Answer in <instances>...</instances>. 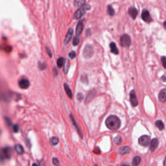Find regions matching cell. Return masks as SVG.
I'll return each instance as SVG.
<instances>
[{"instance_id":"cell-1","label":"cell","mask_w":166,"mask_h":166,"mask_svg":"<svg viewBox=\"0 0 166 166\" xmlns=\"http://www.w3.org/2000/svg\"><path fill=\"white\" fill-rule=\"evenodd\" d=\"M106 125L109 130L116 131L120 127L121 121L117 116L111 115L107 118Z\"/></svg>"},{"instance_id":"cell-2","label":"cell","mask_w":166,"mask_h":166,"mask_svg":"<svg viewBox=\"0 0 166 166\" xmlns=\"http://www.w3.org/2000/svg\"><path fill=\"white\" fill-rule=\"evenodd\" d=\"M11 157V149L10 147H5L0 151V159L4 160Z\"/></svg>"},{"instance_id":"cell-3","label":"cell","mask_w":166,"mask_h":166,"mask_svg":"<svg viewBox=\"0 0 166 166\" xmlns=\"http://www.w3.org/2000/svg\"><path fill=\"white\" fill-rule=\"evenodd\" d=\"M131 44L130 37L126 34H123L120 38V44L123 47H128Z\"/></svg>"},{"instance_id":"cell-4","label":"cell","mask_w":166,"mask_h":166,"mask_svg":"<svg viewBox=\"0 0 166 166\" xmlns=\"http://www.w3.org/2000/svg\"><path fill=\"white\" fill-rule=\"evenodd\" d=\"M94 52L93 47L89 44H87L85 46L83 52L84 57L88 58L92 57L94 54Z\"/></svg>"},{"instance_id":"cell-5","label":"cell","mask_w":166,"mask_h":166,"mask_svg":"<svg viewBox=\"0 0 166 166\" xmlns=\"http://www.w3.org/2000/svg\"><path fill=\"white\" fill-rule=\"evenodd\" d=\"M151 140L149 136L147 135H144L140 136L138 139V143L141 146L144 147H148L150 145Z\"/></svg>"},{"instance_id":"cell-6","label":"cell","mask_w":166,"mask_h":166,"mask_svg":"<svg viewBox=\"0 0 166 166\" xmlns=\"http://www.w3.org/2000/svg\"><path fill=\"white\" fill-rule=\"evenodd\" d=\"M90 8V6L89 5H85L81 8L78 9L74 14V18L77 19H80L83 16V15H84L86 13V11L89 9Z\"/></svg>"},{"instance_id":"cell-7","label":"cell","mask_w":166,"mask_h":166,"mask_svg":"<svg viewBox=\"0 0 166 166\" xmlns=\"http://www.w3.org/2000/svg\"><path fill=\"white\" fill-rule=\"evenodd\" d=\"M141 18L145 22L150 23L152 21V18L150 12L146 9H144L141 13Z\"/></svg>"},{"instance_id":"cell-8","label":"cell","mask_w":166,"mask_h":166,"mask_svg":"<svg viewBox=\"0 0 166 166\" xmlns=\"http://www.w3.org/2000/svg\"><path fill=\"white\" fill-rule=\"evenodd\" d=\"M130 101L133 107L137 106L138 104L136 93L134 90H132L130 93Z\"/></svg>"},{"instance_id":"cell-9","label":"cell","mask_w":166,"mask_h":166,"mask_svg":"<svg viewBox=\"0 0 166 166\" xmlns=\"http://www.w3.org/2000/svg\"><path fill=\"white\" fill-rule=\"evenodd\" d=\"M30 85L29 81L26 78H22L19 82V86L22 89H27Z\"/></svg>"},{"instance_id":"cell-10","label":"cell","mask_w":166,"mask_h":166,"mask_svg":"<svg viewBox=\"0 0 166 166\" xmlns=\"http://www.w3.org/2000/svg\"><path fill=\"white\" fill-rule=\"evenodd\" d=\"M159 145V141L157 138H154L151 140L150 143V150L152 152H154L158 147Z\"/></svg>"},{"instance_id":"cell-11","label":"cell","mask_w":166,"mask_h":166,"mask_svg":"<svg viewBox=\"0 0 166 166\" xmlns=\"http://www.w3.org/2000/svg\"><path fill=\"white\" fill-rule=\"evenodd\" d=\"M158 99L160 102H165L166 101V88L161 90L158 95Z\"/></svg>"},{"instance_id":"cell-12","label":"cell","mask_w":166,"mask_h":166,"mask_svg":"<svg viewBox=\"0 0 166 166\" xmlns=\"http://www.w3.org/2000/svg\"><path fill=\"white\" fill-rule=\"evenodd\" d=\"M128 13L129 15L131 17V18L135 20L137 16L138 10H137V8L135 7H130L128 9Z\"/></svg>"},{"instance_id":"cell-13","label":"cell","mask_w":166,"mask_h":166,"mask_svg":"<svg viewBox=\"0 0 166 166\" xmlns=\"http://www.w3.org/2000/svg\"><path fill=\"white\" fill-rule=\"evenodd\" d=\"M83 26H84L83 21L81 20L79 21V22L78 23L77 25L76 28V34L77 36H79L81 34L83 29Z\"/></svg>"},{"instance_id":"cell-14","label":"cell","mask_w":166,"mask_h":166,"mask_svg":"<svg viewBox=\"0 0 166 166\" xmlns=\"http://www.w3.org/2000/svg\"><path fill=\"white\" fill-rule=\"evenodd\" d=\"M131 152V148L129 146H125L121 147L119 149V153L121 155H124L130 153Z\"/></svg>"},{"instance_id":"cell-15","label":"cell","mask_w":166,"mask_h":166,"mask_svg":"<svg viewBox=\"0 0 166 166\" xmlns=\"http://www.w3.org/2000/svg\"><path fill=\"white\" fill-rule=\"evenodd\" d=\"M72 34H73V29L71 28H70L68 31V33L65 38V40L64 41V43L66 44H68V42L70 41Z\"/></svg>"},{"instance_id":"cell-16","label":"cell","mask_w":166,"mask_h":166,"mask_svg":"<svg viewBox=\"0 0 166 166\" xmlns=\"http://www.w3.org/2000/svg\"><path fill=\"white\" fill-rule=\"evenodd\" d=\"M110 48L111 52L116 55H117L119 53L117 47V46L115 43L112 42L110 44Z\"/></svg>"},{"instance_id":"cell-17","label":"cell","mask_w":166,"mask_h":166,"mask_svg":"<svg viewBox=\"0 0 166 166\" xmlns=\"http://www.w3.org/2000/svg\"><path fill=\"white\" fill-rule=\"evenodd\" d=\"M155 125L160 130L162 131L165 128V125L163 121L161 120H158L155 122Z\"/></svg>"},{"instance_id":"cell-18","label":"cell","mask_w":166,"mask_h":166,"mask_svg":"<svg viewBox=\"0 0 166 166\" xmlns=\"http://www.w3.org/2000/svg\"><path fill=\"white\" fill-rule=\"evenodd\" d=\"M95 95H96L95 91L93 90V91H91L89 93H88V95L87 96V98L85 100L86 102L88 103L90 102L92 100V99H93V98L95 97Z\"/></svg>"},{"instance_id":"cell-19","label":"cell","mask_w":166,"mask_h":166,"mask_svg":"<svg viewBox=\"0 0 166 166\" xmlns=\"http://www.w3.org/2000/svg\"><path fill=\"white\" fill-rule=\"evenodd\" d=\"M70 119H71V120L72 121L73 125H74L75 127L76 128V129L77 130V132H78V133L80 134V135L81 136V137H82V133H81V130L79 129V127H78L77 124V122H76L75 120L74 119V117L73 116V115H72V114H70Z\"/></svg>"},{"instance_id":"cell-20","label":"cell","mask_w":166,"mask_h":166,"mask_svg":"<svg viewBox=\"0 0 166 166\" xmlns=\"http://www.w3.org/2000/svg\"><path fill=\"white\" fill-rule=\"evenodd\" d=\"M15 149L16 152L19 155H22L24 153V149L20 144H16L15 146Z\"/></svg>"},{"instance_id":"cell-21","label":"cell","mask_w":166,"mask_h":166,"mask_svg":"<svg viewBox=\"0 0 166 166\" xmlns=\"http://www.w3.org/2000/svg\"><path fill=\"white\" fill-rule=\"evenodd\" d=\"M141 160V158L140 156H135L132 161V166H138V165L140 164V162Z\"/></svg>"},{"instance_id":"cell-22","label":"cell","mask_w":166,"mask_h":166,"mask_svg":"<svg viewBox=\"0 0 166 166\" xmlns=\"http://www.w3.org/2000/svg\"><path fill=\"white\" fill-rule=\"evenodd\" d=\"M64 88L65 90V91L68 95V96L70 98V99H72V94L71 92V91L70 89V88L69 87V86H68V84H67L66 83H65L64 85Z\"/></svg>"},{"instance_id":"cell-23","label":"cell","mask_w":166,"mask_h":166,"mask_svg":"<svg viewBox=\"0 0 166 166\" xmlns=\"http://www.w3.org/2000/svg\"><path fill=\"white\" fill-rule=\"evenodd\" d=\"M64 64V59L63 57H60L58 58V59L57 60V64L59 68H61L63 66Z\"/></svg>"},{"instance_id":"cell-24","label":"cell","mask_w":166,"mask_h":166,"mask_svg":"<svg viewBox=\"0 0 166 166\" xmlns=\"http://www.w3.org/2000/svg\"><path fill=\"white\" fill-rule=\"evenodd\" d=\"M114 141L117 145H119L122 142V138L120 135H117L114 138Z\"/></svg>"},{"instance_id":"cell-25","label":"cell","mask_w":166,"mask_h":166,"mask_svg":"<svg viewBox=\"0 0 166 166\" xmlns=\"http://www.w3.org/2000/svg\"><path fill=\"white\" fill-rule=\"evenodd\" d=\"M107 13L111 16H113L114 15L115 11L112 6L108 5L107 6Z\"/></svg>"},{"instance_id":"cell-26","label":"cell","mask_w":166,"mask_h":166,"mask_svg":"<svg viewBox=\"0 0 166 166\" xmlns=\"http://www.w3.org/2000/svg\"><path fill=\"white\" fill-rule=\"evenodd\" d=\"M69 66V60L68 59H66L65 62H64V71H65L66 73H67V72L68 71Z\"/></svg>"},{"instance_id":"cell-27","label":"cell","mask_w":166,"mask_h":166,"mask_svg":"<svg viewBox=\"0 0 166 166\" xmlns=\"http://www.w3.org/2000/svg\"><path fill=\"white\" fill-rule=\"evenodd\" d=\"M51 144L54 145V146H55V145H56L58 142H59V139L57 137H52L51 139Z\"/></svg>"},{"instance_id":"cell-28","label":"cell","mask_w":166,"mask_h":166,"mask_svg":"<svg viewBox=\"0 0 166 166\" xmlns=\"http://www.w3.org/2000/svg\"><path fill=\"white\" fill-rule=\"evenodd\" d=\"M85 0H75L74 2V5L77 6H81L85 4Z\"/></svg>"},{"instance_id":"cell-29","label":"cell","mask_w":166,"mask_h":166,"mask_svg":"<svg viewBox=\"0 0 166 166\" xmlns=\"http://www.w3.org/2000/svg\"><path fill=\"white\" fill-rule=\"evenodd\" d=\"M79 41H80V40H79V38L76 36V37H74V38H73V42H72V44L74 46H76V45H77L79 43Z\"/></svg>"},{"instance_id":"cell-30","label":"cell","mask_w":166,"mask_h":166,"mask_svg":"<svg viewBox=\"0 0 166 166\" xmlns=\"http://www.w3.org/2000/svg\"><path fill=\"white\" fill-rule=\"evenodd\" d=\"M161 60L162 64L163 67L165 69H166V56H162Z\"/></svg>"},{"instance_id":"cell-31","label":"cell","mask_w":166,"mask_h":166,"mask_svg":"<svg viewBox=\"0 0 166 166\" xmlns=\"http://www.w3.org/2000/svg\"><path fill=\"white\" fill-rule=\"evenodd\" d=\"M53 164L55 166H59V161L58 160V159L57 158H53Z\"/></svg>"},{"instance_id":"cell-32","label":"cell","mask_w":166,"mask_h":166,"mask_svg":"<svg viewBox=\"0 0 166 166\" xmlns=\"http://www.w3.org/2000/svg\"><path fill=\"white\" fill-rule=\"evenodd\" d=\"M76 53L74 52V51H71V52H70L69 53V55H69V57L70 58H72V59H73V58H74L75 56H76Z\"/></svg>"},{"instance_id":"cell-33","label":"cell","mask_w":166,"mask_h":166,"mask_svg":"<svg viewBox=\"0 0 166 166\" xmlns=\"http://www.w3.org/2000/svg\"><path fill=\"white\" fill-rule=\"evenodd\" d=\"M39 67L41 70H43L46 68V65L44 63H39Z\"/></svg>"},{"instance_id":"cell-34","label":"cell","mask_w":166,"mask_h":166,"mask_svg":"<svg viewBox=\"0 0 166 166\" xmlns=\"http://www.w3.org/2000/svg\"><path fill=\"white\" fill-rule=\"evenodd\" d=\"M77 100L79 101H81L83 99V95L81 93H79L77 96Z\"/></svg>"},{"instance_id":"cell-35","label":"cell","mask_w":166,"mask_h":166,"mask_svg":"<svg viewBox=\"0 0 166 166\" xmlns=\"http://www.w3.org/2000/svg\"><path fill=\"white\" fill-rule=\"evenodd\" d=\"M46 52H47L48 55L50 56V57H52V53L51 50L48 47H46Z\"/></svg>"},{"instance_id":"cell-36","label":"cell","mask_w":166,"mask_h":166,"mask_svg":"<svg viewBox=\"0 0 166 166\" xmlns=\"http://www.w3.org/2000/svg\"><path fill=\"white\" fill-rule=\"evenodd\" d=\"M19 126L17 125H15L13 126V130L15 132H17L19 130Z\"/></svg>"},{"instance_id":"cell-37","label":"cell","mask_w":166,"mask_h":166,"mask_svg":"<svg viewBox=\"0 0 166 166\" xmlns=\"http://www.w3.org/2000/svg\"><path fill=\"white\" fill-rule=\"evenodd\" d=\"M97 150H96V149H95L94 150V152L95 153L97 154H100V153H101V151H100V149H99V148H97Z\"/></svg>"},{"instance_id":"cell-38","label":"cell","mask_w":166,"mask_h":166,"mask_svg":"<svg viewBox=\"0 0 166 166\" xmlns=\"http://www.w3.org/2000/svg\"><path fill=\"white\" fill-rule=\"evenodd\" d=\"M161 79L163 81H166V77L165 76H163L162 77H161Z\"/></svg>"},{"instance_id":"cell-39","label":"cell","mask_w":166,"mask_h":166,"mask_svg":"<svg viewBox=\"0 0 166 166\" xmlns=\"http://www.w3.org/2000/svg\"><path fill=\"white\" fill-rule=\"evenodd\" d=\"M163 26H164L165 29L166 30V21L164 22V23H163Z\"/></svg>"},{"instance_id":"cell-40","label":"cell","mask_w":166,"mask_h":166,"mask_svg":"<svg viewBox=\"0 0 166 166\" xmlns=\"http://www.w3.org/2000/svg\"><path fill=\"white\" fill-rule=\"evenodd\" d=\"M163 165L164 166H166V156L165 158V160L164 161V163H163Z\"/></svg>"},{"instance_id":"cell-41","label":"cell","mask_w":166,"mask_h":166,"mask_svg":"<svg viewBox=\"0 0 166 166\" xmlns=\"http://www.w3.org/2000/svg\"><path fill=\"white\" fill-rule=\"evenodd\" d=\"M32 166H39L38 165V164H36V163H33V165H32Z\"/></svg>"},{"instance_id":"cell-42","label":"cell","mask_w":166,"mask_h":166,"mask_svg":"<svg viewBox=\"0 0 166 166\" xmlns=\"http://www.w3.org/2000/svg\"><path fill=\"white\" fill-rule=\"evenodd\" d=\"M121 166H130L129 165H126V164H123L122 165H121Z\"/></svg>"},{"instance_id":"cell-43","label":"cell","mask_w":166,"mask_h":166,"mask_svg":"<svg viewBox=\"0 0 166 166\" xmlns=\"http://www.w3.org/2000/svg\"><path fill=\"white\" fill-rule=\"evenodd\" d=\"M98 166V165H96V164H95V166Z\"/></svg>"}]
</instances>
